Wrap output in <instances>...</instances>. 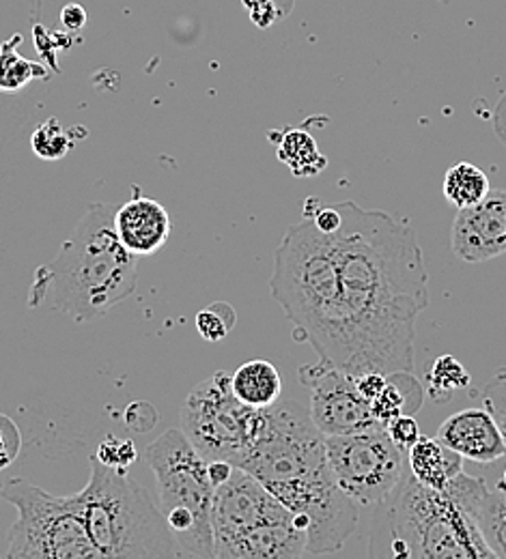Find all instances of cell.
Instances as JSON below:
<instances>
[{"instance_id":"6da1fadb","label":"cell","mask_w":506,"mask_h":559,"mask_svg":"<svg viewBox=\"0 0 506 559\" xmlns=\"http://www.w3.org/2000/svg\"><path fill=\"white\" fill-rule=\"evenodd\" d=\"M332 233L345 372L358 377L414 372L416 321L429 306L427 270L416 230L405 217L345 201Z\"/></svg>"},{"instance_id":"7a4b0ae2","label":"cell","mask_w":506,"mask_h":559,"mask_svg":"<svg viewBox=\"0 0 506 559\" xmlns=\"http://www.w3.org/2000/svg\"><path fill=\"white\" fill-rule=\"evenodd\" d=\"M306 532V556L334 554L345 547L361 516V506L332 476L326 437L308 409L295 401L268 407L266 428L239 461Z\"/></svg>"},{"instance_id":"3957f363","label":"cell","mask_w":506,"mask_h":559,"mask_svg":"<svg viewBox=\"0 0 506 559\" xmlns=\"http://www.w3.org/2000/svg\"><path fill=\"white\" fill-rule=\"evenodd\" d=\"M137 257L117 237L115 211L93 203L57 259L35 272L28 306L93 323L137 290Z\"/></svg>"},{"instance_id":"277c9868","label":"cell","mask_w":506,"mask_h":559,"mask_svg":"<svg viewBox=\"0 0 506 559\" xmlns=\"http://www.w3.org/2000/svg\"><path fill=\"white\" fill-rule=\"evenodd\" d=\"M270 290L293 325V338L308 343L319 359L345 370L348 353L332 233H321L310 217L293 224L276 248Z\"/></svg>"},{"instance_id":"5b68a950","label":"cell","mask_w":506,"mask_h":559,"mask_svg":"<svg viewBox=\"0 0 506 559\" xmlns=\"http://www.w3.org/2000/svg\"><path fill=\"white\" fill-rule=\"evenodd\" d=\"M368 558L494 559L470 512L412 472L373 510Z\"/></svg>"},{"instance_id":"8992f818","label":"cell","mask_w":506,"mask_h":559,"mask_svg":"<svg viewBox=\"0 0 506 559\" xmlns=\"http://www.w3.org/2000/svg\"><path fill=\"white\" fill-rule=\"evenodd\" d=\"M75 499L99 558H184L160 506L123 472L93 456L91 480Z\"/></svg>"},{"instance_id":"52a82bcc","label":"cell","mask_w":506,"mask_h":559,"mask_svg":"<svg viewBox=\"0 0 506 559\" xmlns=\"http://www.w3.org/2000/svg\"><path fill=\"white\" fill-rule=\"evenodd\" d=\"M157 483L160 512L184 558H214V485L208 461L181 428L166 430L145 452Z\"/></svg>"},{"instance_id":"ba28073f","label":"cell","mask_w":506,"mask_h":559,"mask_svg":"<svg viewBox=\"0 0 506 559\" xmlns=\"http://www.w3.org/2000/svg\"><path fill=\"white\" fill-rule=\"evenodd\" d=\"M0 497L15 506L7 558L102 559L89 538L75 495L57 497L26 480L11 478Z\"/></svg>"},{"instance_id":"9c48e42d","label":"cell","mask_w":506,"mask_h":559,"mask_svg":"<svg viewBox=\"0 0 506 559\" xmlns=\"http://www.w3.org/2000/svg\"><path fill=\"white\" fill-rule=\"evenodd\" d=\"M181 430L205 461H228L235 467L266 428L268 409L242 403L231 377L216 372L201 381L179 412Z\"/></svg>"},{"instance_id":"30bf717a","label":"cell","mask_w":506,"mask_h":559,"mask_svg":"<svg viewBox=\"0 0 506 559\" xmlns=\"http://www.w3.org/2000/svg\"><path fill=\"white\" fill-rule=\"evenodd\" d=\"M326 454L337 485L358 506L375 508L405 476V452L386 426L326 437Z\"/></svg>"},{"instance_id":"8fae6325","label":"cell","mask_w":506,"mask_h":559,"mask_svg":"<svg viewBox=\"0 0 506 559\" xmlns=\"http://www.w3.org/2000/svg\"><path fill=\"white\" fill-rule=\"evenodd\" d=\"M297 379L310 394L308 414L323 437L384 426L373 416L370 403L362 396L354 377L334 364L326 359L304 364L297 370Z\"/></svg>"},{"instance_id":"7c38bea8","label":"cell","mask_w":506,"mask_h":559,"mask_svg":"<svg viewBox=\"0 0 506 559\" xmlns=\"http://www.w3.org/2000/svg\"><path fill=\"white\" fill-rule=\"evenodd\" d=\"M290 510L266 489L252 474L235 467L231 478L214 490L212 527L214 558L217 549L226 547L246 532L270 523L291 519Z\"/></svg>"},{"instance_id":"4fadbf2b","label":"cell","mask_w":506,"mask_h":559,"mask_svg":"<svg viewBox=\"0 0 506 559\" xmlns=\"http://www.w3.org/2000/svg\"><path fill=\"white\" fill-rule=\"evenodd\" d=\"M450 246L455 257L470 265L506 254L505 190H490L474 207L457 211Z\"/></svg>"},{"instance_id":"5bb4252c","label":"cell","mask_w":506,"mask_h":559,"mask_svg":"<svg viewBox=\"0 0 506 559\" xmlns=\"http://www.w3.org/2000/svg\"><path fill=\"white\" fill-rule=\"evenodd\" d=\"M435 439L459 456L483 465L506 456L505 435L485 407H470L444 419Z\"/></svg>"},{"instance_id":"9a60e30c","label":"cell","mask_w":506,"mask_h":559,"mask_svg":"<svg viewBox=\"0 0 506 559\" xmlns=\"http://www.w3.org/2000/svg\"><path fill=\"white\" fill-rule=\"evenodd\" d=\"M115 230L128 252L151 257L170 239L173 219L164 205L134 192L126 205L115 211Z\"/></svg>"},{"instance_id":"2e32d148","label":"cell","mask_w":506,"mask_h":559,"mask_svg":"<svg viewBox=\"0 0 506 559\" xmlns=\"http://www.w3.org/2000/svg\"><path fill=\"white\" fill-rule=\"evenodd\" d=\"M306 556V532L295 525V516L263 523L226 547L217 559H293Z\"/></svg>"},{"instance_id":"e0dca14e","label":"cell","mask_w":506,"mask_h":559,"mask_svg":"<svg viewBox=\"0 0 506 559\" xmlns=\"http://www.w3.org/2000/svg\"><path fill=\"white\" fill-rule=\"evenodd\" d=\"M408 463L412 476L435 490L446 489L463 472V456L425 435L408 450Z\"/></svg>"},{"instance_id":"ac0fdd59","label":"cell","mask_w":506,"mask_h":559,"mask_svg":"<svg viewBox=\"0 0 506 559\" xmlns=\"http://www.w3.org/2000/svg\"><path fill=\"white\" fill-rule=\"evenodd\" d=\"M233 394L257 409H268L281 401L283 379L274 364L266 359H252L242 364L231 377Z\"/></svg>"},{"instance_id":"d6986e66","label":"cell","mask_w":506,"mask_h":559,"mask_svg":"<svg viewBox=\"0 0 506 559\" xmlns=\"http://www.w3.org/2000/svg\"><path fill=\"white\" fill-rule=\"evenodd\" d=\"M425 390L410 370L386 374V385L377 399L370 401V412L379 424H388L399 416H416L423 407Z\"/></svg>"},{"instance_id":"ffe728a7","label":"cell","mask_w":506,"mask_h":559,"mask_svg":"<svg viewBox=\"0 0 506 559\" xmlns=\"http://www.w3.org/2000/svg\"><path fill=\"white\" fill-rule=\"evenodd\" d=\"M490 192L487 175L470 162H459L444 177V197L455 210H468L481 203Z\"/></svg>"},{"instance_id":"44dd1931","label":"cell","mask_w":506,"mask_h":559,"mask_svg":"<svg viewBox=\"0 0 506 559\" xmlns=\"http://www.w3.org/2000/svg\"><path fill=\"white\" fill-rule=\"evenodd\" d=\"M472 519L494 556L506 559V490H485L472 508Z\"/></svg>"},{"instance_id":"7402d4cb","label":"cell","mask_w":506,"mask_h":559,"mask_svg":"<svg viewBox=\"0 0 506 559\" xmlns=\"http://www.w3.org/2000/svg\"><path fill=\"white\" fill-rule=\"evenodd\" d=\"M279 159L295 177H315L328 166V157L319 151L317 140L304 130H287L279 142Z\"/></svg>"},{"instance_id":"603a6c76","label":"cell","mask_w":506,"mask_h":559,"mask_svg":"<svg viewBox=\"0 0 506 559\" xmlns=\"http://www.w3.org/2000/svg\"><path fill=\"white\" fill-rule=\"evenodd\" d=\"M470 383V372L452 355H439L427 374V390L435 403H446L455 392L468 390Z\"/></svg>"},{"instance_id":"cb8c5ba5","label":"cell","mask_w":506,"mask_h":559,"mask_svg":"<svg viewBox=\"0 0 506 559\" xmlns=\"http://www.w3.org/2000/svg\"><path fill=\"white\" fill-rule=\"evenodd\" d=\"M15 44H20V37H13L0 48V91L13 93L24 88L28 82H33L37 75H46V70L37 63H31L22 55H17Z\"/></svg>"},{"instance_id":"d4e9b609","label":"cell","mask_w":506,"mask_h":559,"mask_svg":"<svg viewBox=\"0 0 506 559\" xmlns=\"http://www.w3.org/2000/svg\"><path fill=\"white\" fill-rule=\"evenodd\" d=\"M33 153L46 162H55L66 157L73 148V140L70 132L57 121L50 119L44 126H39L31 139Z\"/></svg>"},{"instance_id":"484cf974","label":"cell","mask_w":506,"mask_h":559,"mask_svg":"<svg viewBox=\"0 0 506 559\" xmlns=\"http://www.w3.org/2000/svg\"><path fill=\"white\" fill-rule=\"evenodd\" d=\"M235 319H237L235 310L228 304L216 301L214 306L197 314V330L208 343H217V341H224L226 334L233 330Z\"/></svg>"},{"instance_id":"4316f807","label":"cell","mask_w":506,"mask_h":559,"mask_svg":"<svg viewBox=\"0 0 506 559\" xmlns=\"http://www.w3.org/2000/svg\"><path fill=\"white\" fill-rule=\"evenodd\" d=\"M137 450H134V443L132 441H121L117 439L115 435H108L102 443H99V450L95 454L97 461H102L104 465L113 467V469H119L123 472L126 467H130L134 461H137Z\"/></svg>"},{"instance_id":"83f0119b","label":"cell","mask_w":506,"mask_h":559,"mask_svg":"<svg viewBox=\"0 0 506 559\" xmlns=\"http://www.w3.org/2000/svg\"><path fill=\"white\" fill-rule=\"evenodd\" d=\"M485 403V409L496 418L506 439V368H501L490 383L479 392Z\"/></svg>"},{"instance_id":"f1b7e54d","label":"cell","mask_w":506,"mask_h":559,"mask_svg":"<svg viewBox=\"0 0 506 559\" xmlns=\"http://www.w3.org/2000/svg\"><path fill=\"white\" fill-rule=\"evenodd\" d=\"M22 437L15 421L7 416H0V472L7 469L20 454Z\"/></svg>"},{"instance_id":"f546056e","label":"cell","mask_w":506,"mask_h":559,"mask_svg":"<svg viewBox=\"0 0 506 559\" xmlns=\"http://www.w3.org/2000/svg\"><path fill=\"white\" fill-rule=\"evenodd\" d=\"M386 430L403 452H408L421 439V428L414 416H399L386 424Z\"/></svg>"},{"instance_id":"4dcf8cb0","label":"cell","mask_w":506,"mask_h":559,"mask_svg":"<svg viewBox=\"0 0 506 559\" xmlns=\"http://www.w3.org/2000/svg\"><path fill=\"white\" fill-rule=\"evenodd\" d=\"M354 381H356L362 396L370 403V401L377 399L379 392L384 390V385H386V374H384V372H377V370H370V372H364V374L354 377Z\"/></svg>"},{"instance_id":"1f68e13d","label":"cell","mask_w":506,"mask_h":559,"mask_svg":"<svg viewBox=\"0 0 506 559\" xmlns=\"http://www.w3.org/2000/svg\"><path fill=\"white\" fill-rule=\"evenodd\" d=\"M233 469H235V465L228 463V461H208V474H210V480H212L214 489L224 485L231 478Z\"/></svg>"},{"instance_id":"d6a6232c","label":"cell","mask_w":506,"mask_h":559,"mask_svg":"<svg viewBox=\"0 0 506 559\" xmlns=\"http://www.w3.org/2000/svg\"><path fill=\"white\" fill-rule=\"evenodd\" d=\"M61 22L70 31H80L84 26V22H86V13H84V9L80 4H68L61 11Z\"/></svg>"},{"instance_id":"836d02e7","label":"cell","mask_w":506,"mask_h":559,"mask_svg":"<svg viewBox=\"0 0 506 559\" xmlns=\"http://www.w3.org/2000/svg\"><path fill=\"white\" fill-rule=\"evenodd\" d=\"M498 489L506 490V467H505V474H503V480H501V487Z\"/></svg>"}]
</instances>
